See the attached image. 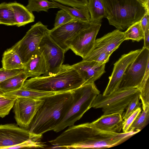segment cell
Instances as JSON below:
<instances>
[{"label": "cell", "mask_w": 149, "mask_h": 149, "mask_svg": "<svg viewBox=\"0 0 149 149\" xmlns=\"http://www.w3.org/2000/svg\"><path fill=\"white\" fill-rule=\"evenodd\" d=\"M126 132H109L99 129L91 123L69 126L68 129L49 142L65 148H107L124 142L140 130Z\"/></svg>", "instance_id": "cell-1"}, {"label": "cell", "mask_w": 149, "mask_h": 149, "mask_svg": "<svg viewBox=\"0 0 149 149\" xmlns=\"http://www.w3.org/2000/svg\"><path fill=\"white\" fill-rule=\"evenodd\" d=\"M73 91L57 93L44 98L43 104L29 127L32 138L40 139L44 134L54 130L72 104Z\"/></svg>", "instance_id": "cell-2"}, {"label": "cell", "mask_w": 149, "mask_h": 149, "mask_svg": "<svg viewBox=\"0 0 149 149\" xmlns=\"http://www.w3.org/2000/svg\"><path fill=\"white\" fill-rule=\"evenodd\" d=\"M84 84L72 65L63 64L56 74L31 78L26 80L22 87L39 91L61 93L73 91Z\"/></svg>", "instance_id": "cell-3"}, {"label": "cell", "mask_w": 149, "mask_h": 149, "mask_svg": "<svg viewBox=\"0 0 149 149\" xmlns=\"http://www.w3.org/2000/svg\"><path fill=\"white\" fill-rule=\"evenodd\" d=\"M110 25L124 30L149 11L139 0H101Z\"/></svg>", "instance_id": "cell-4"}, {"label": "cell", "mask_w": 149, "mask_h": 149, "mask_svg": "<svg viewBox=\"0 0 149 149\" xmlns=\"http://www.w3.org/2000/svg\"><path fill=\"white\" fill-rule=\"evenodd\" d=\"M100 93L94 83L84 84L74 91L72 104L53 131L57 132L74 125L91 108L93 101Z\"/></svg>", "instance_id": "cell-5"}, {"label": "cell", "mask_w": 149, "mask_h": 149, "mask_svg": "<svg viewBox=\"0 0 149 149\" xmlns=\"http://www.w3.org/2000/svg\"><path fill=\"white\" fill-rule=\"evenodd\" d=\"M140 92L137 88L118 89L106 95L99 94L91 108H102L104 114L119 113L122 115L132 99Z\"/></svg>", "instance_id": "cell-6"}, {"label": "cell", "mask_w": 149, "mask_h": 149, "mask_svg": "<svg viewBox=\"0 0 149 149\" xmlns=\"http://www.w3.org/2000/svg\"><path fill=\"white\" fill-rule=\"evenodd\" d=\"M49 31L47 25L38 22L32 26L22 38L11 47L18 54L24 64L37 50L41 40Z\"/></svg>", "instance_id": "cell-7"}, {"label": "cell", "mask_w": 149, "mask_h": 149, "mask_svg": "<svg viewBox=\"0 0 149 149\" xmlns=\"http://www.w3.org/2000/svg\"><path fill=\"white\" fill-rule=\"evenodd\" d=\"M148 62L149 49L143 47L126 70L117 90L134 88L139 89Z\"/></svg>", "instance_id": "cell-8"}, {"label": "cell", "mask_w": 149, "mask_h": 149, "mask_svg": "<svg viewBox=\"0 0 149 149\" xmlns=\"http://www.w3.org/2000/svg\"><path fill=\"white\" fill-rule=\"evenodd\" d=\"M49 33L42 38L38 49L46 63V70L43 76L54 75L60 71L65 53L52 39Z\"/></svg>", "instance_id": "cell-9"}, {"label": "cell", "mask_w": 149, "mask_h": 149, "mask_svg": "<svg viewBox=\"0 0 149 149\" xmlns=\"http://www.w3.org/2000/svg\"><path fill=\"white\" fill-rule=\"evenodd\" d=\"M44 101V98H17L13 108L15 118L17 125L25 129L29 128Z\"/></svg>", "instance_id": "cell-10"}, {"label": "cell", "mask_w": 149, "mask_h": 149, "mask_svg": "<svg viewBox=\"0 0 149 149\" xmlns=\"http://www.w3.org/2000/svg\"><path fill=\"white\" fill-rule=\"evenodd\" d=\"M101 25V23H91L68 44L69 49L82 58H85L93 48Z\"/></svg>", "instance_id": "cell-11"}, {"label": "cell", "mask_w": 149, "mask_h": 149, "mask_svg": "<svg viewBox=\"0 0 149 149\" xmlns=\"http://www.w3.org/2000/svg\"><path fill=\"white\" fill-rule=\"evenodd\" d=\"M91 23L75 20L50 30L52 39L66 52L69 49L67 44L80 32L88 27Z\"/></svg>", "instance_id": "cell-12"}, {"label": "cell", "mask_w": 149, "mask_h": 149, "mask_svg": "<svg viewBox=\"0 0 149 149\" xmlns=\"http://www.w3.org/2000/svg\"><path fill=\"white\" fill-rule=\"evenodd\" d=\"M33 138L29 130L17 124L0 125V149L17 144Z\"/></svg>", "instance_id": "cell-13"}, {"label": "cell", "mask_w": 149, "mask_h": 149, "mask_svg": "<svg viewBox=\"0 0 149 149\" xmlns=\"http://www.w3.org/2000/svg\"><path fill=\"white\" fill-rule=\"evenodd\" d=\"M141 49L132 51L122 55L114 64L112 72L103 95L109 94L117 90L122 77L129 65L134 60Z\"/></svg>", "instance_id": "cell-14"}, {"label": "cell", "mask_w": 149, "mask_h": 149, "mask_svg": "<svg viewBox=\"0 0 149 149\" xmlns=\"http://www.w3.org/2000/svg\"><path fill=\"white\" fill-rule=\"evenodd\" d=\"M125 40L124 32L115 30L96 39L93 48L87 56L101 52L111 55Z\"/></svg>", "instance_id": "cell-15"}, {"label": "cell", "mask_w": 149, "mask_h": 149, "mask_svg": "<svg viewBox=\"0 0 149 149\" xmlns=\"http://www.w3.org/2000/svg\"><path fill=\"white\" fill-rule=\"evenodd\" d=\"M105 65L94 61L82 60L72 66L86 84L94 83L100 78L105 72Z\"/></svg>", "instance_id": "cell-16"}, {"label": "cell", "mask_w": 149, "mask_h": 149, "mask_svg": "<svg viewBox=\"0 0 149 149\" xmlns=\"http://www.w3.org/2000/svg\"><path fill=\"white\" fill-rule=\"evenodd\" d=\"M123 119L122 115L119 113L104 114L91 123L99 129L109 132L119 133L122 128Z\"/></svg>", "instance_id": "cell-17"}, {"label": "cell", "mask_w": 149, "mask_h": 149, "mask_svg": "<svg viewBox=\"0 0 149 149\" xmlns=\"http://www.w3.org/2000/svg\"><path fill=\"white\" fill-rule=\"evenodd\" d=\"M24 65L23 69L29 77L40 76L44 74L46 70L44 58L38 49Z\"/></svg>", "instance_id": "cell-18"}, {"label": "cell", "mask_w": 149, "mask_h": 149, "mask_svg": "<svg viewBox=\"0 0 149 149\" xmlns=\"http://www.w3.org/2000/svg\"><path fill=\"white\" fill-rule=\"evenodd\" d=\"M10 4L13 12L17 26H24L34 21V16L26 7L16 2Z\"/></svg>", "instance_id": "cell-19"}, {"label": "cell", "mask_w": 149, "mask_h": 149, "mask_svg": "<svg viewBox=\"0 0 149 149\" xmlns=\"http://www.w3.org/2000/svg\"><path fill=\"white\" fill-rule=\"evenodd\" d=\"M28 77L24 71L11 77L0 83V90L4 93L18 90L23 86Z\"/></svg>", "instance_id": "cell-20"}, {"label": "cell", "mask_w": 149, "mask_h": 149, "mask_svg": "<svg viewBox=\"0 0 149 149\" xmlns=\"http://www.w3.org/2000/svg\"><path fill=\"white\" fill-rule=\"evenodd\" d=\"M2 68L7 69H22L24 65L17 53L11 48L3 53L1 61Z\"/></svg>", "instance_id": "cell-21"}, {"label": "cell", "mask_w": 149, "mask_h": 149, "mask_svg": "<svg viewBox=\"0 0 149 149\" xmlns=\"http://www.w3.org/2000/svg\"><path fill=\"white\" fill-rule=\"evenodd\" d=\"M87 7L91 23H100L106 17L105 10L101 0H88Z\"/></svg>", "instance_id": "cell-22"}, {"label": "cell", "mask_w": 149, "mask_h": 149, "mask_svg": "<svg viewBox=\"0 0 149 149\" xmlns=\"http://www.w3.org/2000/svg\"><path fill=\"white\" fill-rule=\"evenodd\" d=\"M57 93H58L32 90L26 88L22 87L18 90L3 93V95L6 97L16 98L23 97L35 99H42Z\"/></svg>", "instance_id": "cell-23"}, {"label": "cell", "mask_w": 149, "mask_h": 149, "mask_svg": "<svg viewBox=\"0 0 149 149\" xmlns=\"http://www.w3.org/2000/svg\"><path fill=\"white\" fill-rule=\"evenodd\" d=\"M52 2L58 8L67 12L75 20L90 23V15L87 7L83 8L70 7L54 1Z\"/></svg>", "instance_id": "cell-24"}, {"label": "cell", "mask_w": 149, "mask_h": 149, "mask_svg": "<svg viewBox=\"0 0 149 149\" xmlns=\"http://www.w3.org/2000/svg\"><path fill=\"white\" fill-rule=\"evenodd\" d=\"M0 23L8 26L16 25L13 12L10 3L0 4Z\"/></svg>", "instance_id": "cell-25"}, {"label": "cell", "mask_w": 149, "mask_h": 149, "mask_svg": "<svg viewBox=\"0 0 149 149\" xmlns=\"http://www.w3.org/2000/svg\"><path fill=\"white\" fill-rule=\"evenodd\" d=\"M124 32L125 40H131L132 41L139 42L143 40L144 32L140 21L132 24Z\"/></svg>", "instance_id": "cell-26"}, {"label": "cell", "mask_w": 149, "mask_h": 149, "mask_svg": "<svg viewBox=\"0 0 149 149\" xmlns=\"http://www.w3.org/2000/svg\"><path fill=\"white\" fill-rule=\"evenodd\" d=\"M26 8L31 12L41 11L47 12L49 9L58 8L52 1L48 0H28Z\"/></svg>", "instance_id": "cell-27"}, {"label": "cell", "mask_w": 149, "mask_h": 149, "mask_svg": "<svg viewBox=\"0 0 149 149\" xmlns=\"http://www.w3.org/2000/svg\"><path fill=\"white\" fill-rule=\"evenodd\" d=\"M16 99L15 97L4 95L0 98V117H4L9 114Z\"/></svg>", "instance_id": "cell-28"}, {"label": "cell", "mask_w": 149, "mask_h": 149, "mask_svg": "<svg viewBox=\"0 0 149 149\" xmlns=\"http://www.w3.org/2000/svg\"><path fill=\"white\" fill-rule=\"evenodd\" d=\"M149 110L143 111L135 119L130 127L128 132L134 131L135 130H141L148 123L149 121Z\"/></svg>", "instance_id": "cell-29"}, {"label": "cell", "mask_w": 149, "mask_h": 149, "mask_svg": "<svg viewBox=\"0 0 149 149\" xmlns=\"http://www.w3.org/2000/svg\"><path fill=\"white\" fill-rule=\"evenodd\" d=\"M47 146L40 141V139H31L19 144L9 147L6 149H17L22 148H44Z\"/></svg>", "instance_id": "cell-30"}, {"label": "cell", "mask_w": 149, "mask_h": 149, "mask_svg": "<svg viewBox=\"0 0 149 149\" xmlns=\"http://www.w3.org/2000/svg\"><path fill=\"white\" fill-rule=\"evenodd\" d=\"M75 20H75L67 12L61 9L58 11L56 14L54 27L53 29L56 28L62 25Z\"/></svg>", "instance_id": "cell-31"}, {"label": "cell", "mask_w": 149, "mask_h": 149, "mask_svg": "<svg viewBox=\"0 0 149 149\" xmlns=\"http://www.w3.org/2000/svg\"><path fill=\"white\" fill-rule=\"evenodd\" d=\"M139 97L141 101L143 111L149 110V79L140 90Z\"/></svg>", "instance_id": "cell-32"}, {"label": "cell", "mask_w": 149, "mask_h": 149, "mask_svg": "<svg viewBox=\"0 0 149 149\" xmlns=\"http://www.w3.org/2000/svg\"><path fill=\"white\" fill-rule=\"evenodd\" d=\"M139 93L136 95L129 104L126 109V112L123 117V119H124V120L126 119L136 109L141 107L142 104L141 103L139 102L140 100L139 97Z\"/></svg>", "instance_id": "cell-33"}, {"label": "cell", "mask_w": 149, "mask_h": 149, "mask_svg": "<svg viewBox=\"0 0 149 149\" xmlns=\"http://www.w3.org/2000/svg\"><path fill=\"white\" fill-rule=\"evenodd\" d=\"M111 55L105 52H98L92 55H87L83 58L85 61H94L105 64L108 62Z\"/></svg>", "instance_id": "cell-34"}, {"label": "cell", "mask_w": 149, "mask_h": 149, "mask_svg": "<svg viewBox=\"0 0 149 149\" xmlns=\"http://www.w3.org/2000/svg\"><path fill=\"white\" fill-rule=\"evenodd\" d=\"M73 8H83L87 7L88 0H48Z\"/></svg>", "instance_id": "cell-35"}, {"label": "cell", "mask_w": 149, "mask_h": 149, "mask_svg": "<svg viewBox=\"0 0 149 149\" xmlns=\"http://www.w3.org/2000/svg\"><path fill=\"white\" fill-rule=\"evenodd\" d=\"M141 107L138 108L124 120L123 122L122 128L123 132H128L130 127L138 116L141 113Z\"/></svg>", "instance_id": "cell-36"}, {"label": "cell", "mask_w": 149, "mask_h": 149, "mask_svg": "<svg viewBox=\"0 0 149 149\" xmlns=\"http://www.w3.org/2000/svg\"><path fill=\"white\" fill-rule=\"evenodd\" d=\"M24 71V69L9 70L0 68V83Z\"/></svg>", "instance_id": "cell-37"}, {"label": "cell", "mask_w": 149, "mask_h": 149, "mask_svg": "<svg viewBox=\"0 0 149 149\" xmlns=\"http://www.w3.org/2000/svg\"><path fill=\"white\" fill-rule=\"evenodd\" d=\"M144 45L143 47L149 49V24L146 27L144 31Z\"/></svg>", "instance_id": "cell-38"}, {"label": "cell", "mask_w": 149, "mask_h": 149, "mask_svg": "<svg viewBox=\"0 0 149 149\" xmlns=\"http://www.w3.org/2000/svg\"><path fill=\"white\" fill-rule=\"evenodd\" d=\"M149 11H147L140 20L144 32L147 26L149 24Z\"/></svg>", "instance_id": "cell-39"}, {"label": "cell", "mask_w": 149, "mask_h": 149, "mask_svg": "<svg viewBox=\"0 0 149 149\" xmlns=\"http://www.w3.org/2000/svg\"><path fill=\"white\" fill-rule=\"evenodd\" d=\"M149 9V0H139Z\"/></svg>", "instance_id": "cell-40"}, {"label": "cell", "mask_w": 149, "mask_h": 149, "mask_svg": "<svg viewBox=\"0 0 149 149\" xmlns=\"http://www.w3.org/2000/svg\"><path fill=\"white\" fill-rule=\"evenodd\" d=\"M3 93L0 90V95L2 94Z\"/></svg>", "instance_id": "cell-41"}, {"label": "cell", "mask_w": 149, "mask_h": 149, "mask_svg": "<svg viewBox=\"0 0 149 149\" xmlns=\"http://www.w3.org/2000/svg\"></svg>", "instance_id": "cell-42"}]
</instances>
